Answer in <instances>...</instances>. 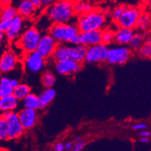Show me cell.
Wrapping results in <instances>:
<instances>
[{"label":"cell","instance_id":"cell-1","mask_svg":"<svg viewBox=\"0 0 151 151\" xmlns=\"http://www.w3.org/2000/svg\"><path fill=\"white\" fill-rule=\"evenodd\" d=\"M45 15L53 23H71L75 19L72 0H57L47 7Z\"/></svg>","mask_w":151,"mask_h":151},{"label":"cell","instance_id":"cell-2","mask_svg":"<svg viewBox=\"0 0 151 151\" xmlns=\"http://www.w3.org/2000/svg\"><path fill=\"white\" fill-rule=\"evenodd\" d=\"M106 15L102 11L93 9L91 12L78 16L76 26L80 32L92 30H102L106 24Z\"/></svg>","mask_w":151,"mask_h":151},{"label":"cell","instance_id":"cell-3","mask_svg":"<svg viewBox=\"0 0 151 151\" xmlns=\"http://www.w3.org/2000/svg\"><path fill=\"white\" fill-rule=\"evenodd\" d=\"M87 47L82 45L68 46L65 44H58L52 55V60L54 62L61 60H73L78 63L84 62Z\"/></svg>","mask_w":151,"mask_h":151},{"label":"cell","instance_id":"cell-4","mask_svg":"<svg viewBox=\"0 0 151 151\" xmlns=\"http://www.w3.org/2000/svg\"><path fill=\"white\" fill-rule=\"evenodd\" d=\"M48 33L58 44H66L71 43L80 32L75 23H53L49 27Z\"/></svg>","mask_w":151,"mask_h":151},{"label":"cell","instance_id":"cell-5","mask_svg":"<svg viewBox=\"0 0 151 151\" xmlns=\"http://www.w3.org/2000/svg\"><path fill=\"white\" fill-rule=\"evenodd\" d=\"M41 37L40 31L36 27H31L22 32L17 39V43L24 53L36 51Z\"/></svg>","mask_w":151,"mask_h":151},{"label":"cell","instance_id":"cell-6","mask_svg":"<svg viewBox=\"0 0 151 151\" xmlns=\"http://www.w3.org/2000/svg\"><path fill=\"white\" fill-rule=\"evenodd\" d=\"M46 60L37 51L24 53L23 58V68L28 73H39L45 67Z\"/></svg>","mask_w":151,"mask_h":151},{"label":"cell","instance_id":"cell-7","mask_svg":"<svg viewBox=\"0 0 151 151\" xmlns=\"http://www.w3.org/2000/svg\"><path fill=\"white\" fill-rule=\"evenodd\" d=\"M109 47L105 44L100 43L87 47L84 62L89 64H100L106 62Z\"/></svg>","mask_w":151,"mask_h":151},{"label":"cell","instance_id":"cell-8","mask_svg":"<svg viewBox=\"0 0 151 151\" xmlns=\"http://www.w3.org/2000/svg\"><path fill=\"white\" fill-rule=\"evenodd\" d=\"M132 57V50L126 45L109 47L106 62L110 65H123Z\"/></svg>","mask_w":151,"mask_h":151},{"label":"cell","instance_id":"cell-9","mask_svg":"<svg viewBox=\"0 0 151 151\" xmlns=\"http://www.w3.org/2000/svg\"><path fill=\"white\" fill-rule=\"evenodd\" d=\"M142 12L137 7L126 6L120 17L115 22L117 27L134 29Z\"/></svg>","mask_w":151,"mask_h":151},{"label":"cell","instance_id":"cell-10","mask_svg":"<svg viewBox=\"0 0 151 151\" xmlns=\"http://www.w3.org/2000/svg\"><path fill=\"white\" fill-rule=\"evenodd\" d=\"M57 45L58 43L56 42L54 38L49 33H46L41 37L39 43L37 47L36 51L42 57L46 60H48V59L51 58Z\"/></svg>","mask_w":151,"mask_h":151},{"label":"cell","instance_id":"cell-11","mask_svg":"<svg viewBox=\"0 0 151 151\" xmlns=\"http://www.w3.org/2000/svg\"><path fill=\"white\" fill-rule=\"evenodd\" d=\"M54 63L55 69L57 73L64 76L75 75L81 69V63L70 59L57 61Z\"/></svg>","mask_w":151,"mask_h":151},{"label":"cell","instance_id":"cell-12","mask_svg":"<svg viewBox=\"0 0 151 151\" xmlns=\"http://www.w3.org/2000/svg\"><path fill=\"white\" fill-rule=\"evenodd\" d=\"M6 120L9 126V139L14 140L20 138L25 132V129L20 123L18 114L12 111Z\"/></svg>","mask_w":151,"mask_h":151},{"label":"cell","instance_id":"cell-13","mask_svg":"<svg viewBox=\"0 0 151 151\" xmlns=\"http://www.w3.org/2000/svg\"><path fill=\"white\" fill-rule=\"evenodd\" d=\"M23 27H24V18L20 14H17L16 17L12 19L9 29L5 33V38L11 42L17 41L23 32Z\"/></svg>","mask_w":151,"mask_h":151},{"label":"cell","instance_id":"cell-14","mask_svg":"<svg viewBox=\"0 0 151 151\" xmlns=\"http://www.w3.org/2000/svg\"><path fill=\"white\" fill-rule=\"evenodd\" d=\"M18 117L23 129L30 130L35 127L38 122V113L37 110L24 108L20 110L18 113Z\"/></svg>","mask_w":151,"mask_h":151},{"label":"cell","instance_id":"cell-15","mask_svg":"<svg viewBox=\"0 0 151 151\" xmlns=\"http://www.w3.org/2000/svg\"><path fill=\"white\" fill-rule=\"evenodd\" d=\"M18 63L17 54L12 50H7L0 58V71L2 73H9L17 68Z\"/></svg>","mask_w":151,"mask_h":151},{"label":"cell","instance_id":"cell-16","mask_svg":"<svg viewBox=\"0 0 151 151\" xmlns=\"http://www.w3.org/2000/svg\"><path fill=\"white\" fill-rule=\"evenodd\" d=\"M81 45L86 47L101 43V30H92L79 33Z\"/></svg>","mask_w":151,"mask_h":151},{"label":"cell","instance_id":"cell-17","mask_svg":"<svg viewBox=\"0 0 151 151\" xmlns=\"http://www.w3.org/2000/svg\"><path fill=\"white\" fill-rule=\"evenodd\" d=\"M134 33V29L118 27L114 32V42L119 45H127Z\"/></svg>","mask_w":151,"mask_h":151},{"label":"cell","instance_id":"cell-18","mask_svg":"<svg viewBox=\"0 0 151 151\" xmlns=\"http://www.w3.org/2000/svg\"><path fill=\"white\" fill-rule=\"evenodd\" d=\"M19 100L13 94L5 97H0V111H14L17 109L19 105Z\"/></svg>","mask_w":151,"mask_h":151},{"label":"cell","instance_id":"cell-19","mask_svg":"<svg viewBox=\"0 0 151 151\" xmlns=\"http://www.w3.org/2000/svg\"><path fill=\"white\" fill-rule=\"evenodd\" d=\"M17 13L23 18H29L33 16L36 9L29 0H21L17 8Z\"/></svg>","mask_w":151,"mask_h":151},{"label":"cell","instance_id":"cell-20","mask_svg":"<svg viewBox=\"0 0 151 151\" xmlns=\"http://www.w3.org/2000/svg\"><path fill=\"white\" fill-rule=\"evenodd\" d=\"M94 9L93 3L90 0H78L74 2V11L76 16L85 14Z\"/></svg>","mask_w":151,"mask_h":151},{"label":"cell","instance_id":"cell-21","mask_svg":"<svg viewBox=\"0 0 151 151\" xmlns=\"http://www.w3.org/2000/svg\"><path fill=\"white\" fill-rule=\"evenodd\" d=\"M56 90L54 89L51 88H45L43 91L41 93V94L38 96L39 101H40V108H45L48 106L50 103L53 101L56 97Z\"/></svg>","mask_w":151,"mask_h":151},{"label":"cell","instance_id":"cell-22","mask_svg":"<svg viewBox=\"0 0 151 151\" xmlns=\"http://www.w3.org/2000/svg\"><path fill=\"white\" fill-rule=\"evenodd\" d=\"M135 28L140 32H147L151 29V16L148 13H141L137 22Z\"/></svg>","mask_w":151,"mask_h":151},{"label":"cell","instance_id":"cell-23","mask_svg":"<svg viewBox=\"0 0 151 151\" xmlns=\"http://www.w3.org/2000/svg\"><path fill=\"white\" fill-rule=\"evenodd\" d=\"M23 105L26 108H30V109L38 110L40 108V101L38 95L35 93H31L27 95L25 98L22 100Z\"/></svg>","mask_w":151,"mask_h":151},{"label":"cell","instance_id":"cell-24","mask_svg":"<svg viewBox=\"0 0 151 151\" xmlns=\"http://www.w3.org/2000/svg\"><path fill=\"white\" fill-rule=\"evenodd\" d=\"M14 87L11 84V79L3 76L0 78V97H5L13 94Z\"/></svg>","mask_w":151,"mask_h":151},{"label":"cell","instance_id":"cell-25","mask_svg":"<svg viewBox=\"0 0 151 151\" xmlns=\"http://www.w3.org/2000/svg\"><path fill=\"white\" fill-rule=\"evenodd\" d=\"M31 87L26 83H20L14 89L13 95L19 101H22L27 95L31 93Z\"/></svg>","mask_w":151,"mask_h":151},{"label":"cell","instance_id":"cell-26","mask_svg":"<svg viewBox=\"0 0 151 151\" xmlns=\"http://www.w3.org/2000/svg\"><path fill=\"white\" fill-rule=\"evenodd\" d=\"M145 41V36L143 32H135L129 43V47L132 51H136Z\"/></svg>","mask_w":151,"mask_h":151},{"label":"cell","instance_id":"cell-27","mask_svg":"<svg viewBox=\"0 0 151 151\" xmlns=\"http://www.w3.org/2000/svg\"><path fill=\"white\" fill-rule=\"evenodd\" d=\"M41 81L45 88H51L56 83V77L50 71H45L42 75Z\"/></svg>","mask_w":151,"mask_h":151},{"label":"cell","instance_id":"cell-28","mask_svg":"<svg viewBox=\"0 0 151 151\" xmlns=\"http://www.w3.org/2000/svg\"><path fill=\"white\" fill-rule=\"evenodd\" d=\"M137 51L143 58H151V38H147L145 39V42Z\"/></svg>","mask_w":151,"mask_h":151},{"label":"cell","instance_id":"cell-29","mask_svg":"<svg viewBox=\"0 0 151 151\" xmlns=\"http://www.w3.org/2000/svg\"><path fill=\"white\" fill-rule=\"evenodd\" d=\"M18 14L17 10L16 8L12 7L11 5L4 7L1 12V16L0 19H6V20H12L14 17H15Z\"/></svg>","mask_w":151,"mask_h":151},{"label":"cell","instance_id":"cell-30","mask_svg":"<svg viewBox=\"0 0 151 151\" xmlns=\"http://www.w3.org/2000/svg\"><path fill=\"white\" fill-rule=\"evenodd\" d=\"M9 139V126L7 120L0 116V141Z\"/></svg>","mask_w":151,"mask_h":151},{"label":"cell","instance_id":"cell-31","mask_svg":"<svg viewBox=\"0 0 151 151\" xmlns=\"http://www.w3.org/2000/svg\"><path fill=\"white\" fill-rule=\"evenodd\" d=\"M114 32L110 29H103L101 30V43L109 45L114 42Z\"/></svg>","mask_w":151,"mask_h":151},{"label":"cell","instance_id":"cell-32","mask_svg":"<svg viewBox=\"0 0 151 151\" xmlns=\"http://www.w3.org/2000/svg\"><path fill=\"white\" fill-rule=\"evenodd\" d=\"M126 7V5H118L110 13V16H111V19L112 20V21L115 23L118 19L120 18L122 14L124 12Z\"/></svg>","mask_w":151,"mask_h":151},{"label":"cell","instance_id":"cell-33","mask_svg":"<svg viewBox=\"0 0 151 151\" xmlns=\"http://www.w3.org/2000/svg\"><path fill=\"white\" fill-rule=\"evenodd\" d=\"M12 20H6V19H0V32L5 33L9 29Z\"/></svg>","mask_w":151,"mask_h":151},{"label":"cell","instance_id":"cell-34","mask_svg":"<svg viewBox=\"0 0 151 151\" xmlns=\"http://www.w3.org/2000/svg\"><path fill=\"white\" fill-rule=\"evenodd\" d=\"M86 146V141H83V140H79V141H76L74 144L73 148H72V150L73 151H81L84 148V147Z\"/></svg>","mask_w":151,"mask_h":151},{"label":"cell","instance_id":"cell-35","mask_svg":"<svg viewBox=\"0 0 151 151\" xmlns=\"http://www.w3.org/2000/svg\"><path fill=\"white\" fill-rule=\"evenodd\" d=\"M32 5L35 6L36 9H39L43 7V3H42V0H29Z\"/></svg>","mask_w":151,"mask_h":151},{"label":"cell","instance_id":"cell-36","mask_svg":"<svg viewBox=\"0 0 151 151\" xmlns=\"http://www.w3.org/2000/svg\"><path fill=\"white\" fill-rule=\"evenodd\" d=\"M147 125L145 124V123H137V124L134 125L132 126V129L134 130H143V129H147Z\"/></svg>","mask_w":151,"mask_h":151},{"label":"cell","instance_id":"cell-37","mask_svg":"<svg viewBox=\"0 0 151 151\" xmlns=\"http://www.w3.org/2000/svg\"><path fill=\"white\" fill-rule=\"evenodd\" d=\"M54 150L56 151L65 150V145L62 142L57 143V144H56L54 146Z\"/></svg>","mask_w":151,"mask_h":151},{"label":"cell","instance_id":"cell-38","mask_svg":"<svg viewBox=\"0 0 151 151\" xmlns=\"http://www.w3.org/2000/svg\"><path fill=\"white\" fill-rule=\"evenodd\" d=\"M65 145V150H72V148L74 146V143L71 142V141H68L66 142Z\"/></svg>","mask_w":151,"mask_h":151},{"label":"cell","instance_id":"cell-39","mask_svg":"<svg viewBox=\"0 0 151 151\" xmlns=\"http://www.w3.org/2000/svg\"><path fill=\"white\" fill-rule=\"evenodd\" d=\"M71 44H72V45H81L80 36H79V34H78V35H77L76 36H75V38H73V39H72V41H71Z\"/></svg>","mask_w":151,"mask_h":151},{"label":"cell","instance_id":"cell-40","mask_svg":"<svg viewBox=\"0 0 151 151\" xmlns=\"http://www.w3.org/2000/svg\"><path fill=\"white\" fill-rule=\"evenodd\" d=\"M12 0H0V5L2 7H6L11 5Z\"/></svg>","mask_w":151,"mask_h":151},{"label":"cell","instance_id":"cell-41","mask_svg":"<svg viewBox=\"0 0 151 151\" xmlns=\"http://www.w3.org/2000/svg\"><path fill=\"white\" fill-rule=\"evenodd\" d=\"M57 0H42V3H43V7L47 8V6L50 5L51 4H53V2H55Z\"/></svg>","mask_w":151,"mask_h":151},{"label":"cell","instance_id":"cell-42","mask_svg":"<svg viewBox=\"0 0 151 151\" xmlns=\"http://www.w3.org/2000/svg\"><path fill=\"white\" fill-rule=\"evenodd\" d=\"M11 84H12V86H13L14 89L15 87H17V86L20 84V82H19V80L16 79V78H12V79H11Z\"/></svg>","mask_w":151,"mask_h":151},{"label":"cell","instance_id":"cell-43","mask_svg":"<svg viewBox=\"0 0 151 151\" xmlns=\"http://www.w3.org/2000/svg\"><path fill=\"white\" fill-rule=\"evenodd\" d=\"M140 135L141 136H145V137H150L151 135L150 132L147 131V130H142V131L140 132Z\"/></svg>","mask_w":151,"mask_h":151},{"label":"cell","instance_id":"cell-44","mask_svg":"<svg viewBox=\"0 0 151 151\" xmlns=\"http://www.w3.org/2000/svg\"><path fill=\"white\" fill-rule=\"evenodd\" d=\"M141 141L144 144H147V143L149 142V137H145V136H141Z\"/></svg>","mask_w":151,"mask_h":151},{"label":"cell","instance_id":"cell-45","mask_svg":"<svg viewBox=\"0 0 151 151\" xmlns=\"http://www.w3.org/2000/svg\"><path fill=\"white\" fill-rule=\"evenodd\" d=\"M5 37V33H3V32H0V42H2V41L4 40Z\"/></svg>","mask_w":151,"mask_h":151},{"label":"cell","instance_id":"cell-46","mask_svg":"<svg viewBox=\"0 0 151 151\" xmlns=\"http://www.w3.org/2000/svg\"><path fill=\"white\" fill-rule=\"evenodd\" d=\"M146 3L147 6L151 9V0H146Z\"/></svg>","mask_w":151,"mask_h":151},{"label":"cell","instance_id":"cell-47","mask_svg":"<svg viewBox=\"0 0 151 151\" xmlns=\"http://www.w3.org/2000/svg\"><path fill=\"white\" fill-rule=\"evenodd\" d=\"M79 140H81V138H80V137H76V138H75V142H76V141H79Z\"/></svg>","mask_w":151,"mask_h":151}]
</instances>
